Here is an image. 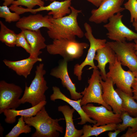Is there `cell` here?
<instances>
[{"label":"cell","instance_id":"obj_26","mask_svg":"<svg viewBox=\"0 0 137 137\" xmlns=\"http://www.w3.org/2000/svg\"><path fill=\"white\" fill-rule=\"evenodd\" d=\"M121 118L122 123L117 124V129L122 132L130 127L133 132L137 131V116L132 117L127 112H124L121 114Z\"/></svg>","mask_w":137,"mask_h":137},{"label":"cell","instance_id":"obj_15","mask_svg":"<svg viewBox=\"0 0 137 137\" xmlns=\"http://www.w3.org/2000/svg\"><path fill=\"white\" fill-rule=\"evenodd\" d=\"M48 15L43 16L40 14H33L21 18L15 24L16 27L21 31L28 30L36 31L41 28L48 29L52 25L51 17Z\"/></svg>","mask_w":137,"mask_h":137},{"label":"cell","instance_id":"obj_19","mask_svg":"<svg viewBox=\"0 0 137 137\" xmlns=\"http://www.w3.org/2000/svg\"><path fill=\"white\" fill-rule=\"evenodd\" d=\"M42 59L40 58H28L17 61H12L5 59L3 61L9 68L15 71L18 75L26 78L31 73L34 65L38 62H41Z\"/></svg>","mask_w":137,"mask_h":137},{"label":"cell","instance_id":"obj_4","mask_svg":"<svg viewBox=\"0 0 137 137\" xmlns=\"http://www.w3.org/2000/svg\"><path fill=\"white\" fill-rule=\"evenodd\" d=\"M89 45L66 39H53L52 44L47 45V52L52 55H59L67 62L78 59L83 55L84 49Z\"/></svg>","mask_w":137,"mask_h":137},{"label":"cell","instance_id":"obj_31","mask_svg":"<svg viewBox=\"0 0 137 137\" xmlns=\"http://www.w3.org/2000/svg\"><path fill=\"white\" fill-rule=\"evenodd\" d=\"M16 46L24 48L29 55L31 52L30 46L28 42L23 31L17 34Z\"/></svg>","mask_w":137,"mask_h":137},{"label":"cell","instance_id":"obj_40","mask_svg":"<svg viewBox=\"0 0 137 137\" xmlns=\"http://www.w3.org/2000/svg\"><path fill=\"white\" fill-rule=\"evenodd\" d=\"M133 97L135 100L137 101V92H133Z\"/></svg>","mask_w":137,"mask_h":137},{"label":"cell","instance_id":"obj_9","mask_svg":"<svg viewBox=\"0 0 137 137\" xmlns=\"http://www.w3.org/2000/svg\"><path fill=\"white\" fill-rule=\"evenodd\" d=\"M107 43L115 52L122 65L127 67L133 72H137V55L135 53L134 43L117 41Z\"/></svg>","mask_w":137,"mask_h":137},{"label":"cell","instance_id":"obj_42","mask_svg":"<svg viewBox=\"0 0 137 137\" xmlns=\"http://www.w3.org/2000/svg\"><path fill=\"white\" fill-rule=\"evenodd\" d=\"M70 0L71 1L72 0Z\"/></svg>","mask_w":137,"mask_h":137},{"label":"cell","instance_id":"obj_21","mask_svg":"<svg viewBox=\"0 0 137 137\" xmlns=\"http://www.w3.org/2000/svg\"><path fill=\"white\" fill-rule=\"evenodd\" d=\"M46 101H42L38 105L29 108L16 110V109L5 110L3 113L6 117L5 122L9 124H12L16 121V117L20 116L24 117H30L35 116L42 108L46 104Z\"/></svg>","mask_w":137,"mask_h":137},{"label":"cell","instance_id":"obj_18","mask_svg":"<svg viewBox=\"0 0 137 137\" xmlns=\"http://www.w3.org/2000/svg\"><path fill=\"white\" fill-rule=\"evenodd\" d=\"M94 60L97 61L98 65L96 67L100 70L101 78L105 80L107 78L106 66L108 63H113L116 58V54L112 49L107 43L104 47L98 49L96 51Z\"/></svg>","mask_w":137,"mask_h":137},{"label":"cell","instance_id":"obj_12","mask_svg":"<svg viewBox=\"0 0 137 137\" xmlns=\"http://www.w3.org/2000/svg\"><path fill=\"white\" fill-rule=\"evenodd\" d=\"M82 107L90 118L96 122L95 125L97 126L118 124L122 122L121 114H115L102 105L96 106L90 103L82 106Z\"/></svg>","mask_w":137,"mask_h":137},{"label":"cell","instance_id":"obj_35","mask_svg":"<svg viewBox=\"0 0 137 137\" xmlns=\"http://www.w3.org/2000/svg\"><path fill=\"white\" fill-rule=\"evenodd\" d=\"M133 92H137V77H136L132 86Z\"/></svg>","mask_w":137,"mask_h":137},{"label":"cell","instance_id":"obj_25","mask_svg":"<svg viewBox=\"0 0 137 137\" xmlns=\"http://www.w3.org/2000/svg\"><path fill=\"white\" fill-rule=\"evenodd\" d=\"M0 40L7 46L13 47L16 46L17 34L7 27L0 21Z\"/></svg>","mask_w":137,"mask_h":137},{"label":"cell","instance_id":"obj_32","mask_svg":"<svg viewBox=\"0 0 137 137\" xmlns=\"http://www.w3.org/2000/svg\"><path fill=\"white\" fill-rule=\"evenodd\" d=\"M121 137H137V131L133 132L130 127L128 128V129L126 132L122 135Z\"/></svg>","mask_w":137,"mask_h":137},{"label":"cell","instance_id":"obj_11","mask_svg":"<svg viewBox=\"0 0 137 137\" xmlns=\"http://www.w3.org/2000/svg\"><path fill=\"white\" fill-rule=\"evenodd\" d=\"M124 0H104L97 9L91 11L89 20L97 24L106 23L115 14L123 11L122 6Z\"/></svg>","mask_w":137,"mask_h":137},{"label":"cell","instance_id":"obj_1","mask_svg":"<svg viewBox=\"0 0 137 137\" xmlns=\"http://www.w3.org/2000/svg\"><path fill=\"white\" fill-rule=\"evenodd\" d=\"M71 12L67 15L54 19L51 17L52 25L48 29L47 33L50 38L53 39L62 38L75 41L76 37L81 38L84 33L78 25L77 18L81 10L70 7Z\"/></svg>","mask_w":137,"mask_h":137},{"label":"cell","instance_id":"obj_33","mask_svg":"<svg viewBox=\"0 0 137 137\" xmlns=\"http://www.w3.org/2000/svg\"><path fill=\"white\" fill-rule=\"evenodd\" d=\"M95 6L98 7L104 0H87Z\"/></svg>","mask_w":137,"mask_h":137},{"label":"cell","instance_id":"obj_6","mask_svg":"<svg viewBox=\"0 0 137 137\" xmlns=\"http://www.w3.org/2000/svg\"><path fill=\"white\" fill-rule=\"evenodd\" d=\"M84 26L86 31L84 36L89 41L90 44L87 55L84 61L81 64H77L74 66V74L79 81L82 79V71L85 66L89 65L91 66L88 69H93L96 67L94 61L96 53L98 49L105 46L107 43L106 39H96L94 37L92 34V27L88 23H85Z\"/></svg>","mask_w":137,"mask_h":137},{"label":"cell","instance_id":"obj_17","mask_svg":"<svg viewBox=\"0 0 137 137\" xmlns=\"http://www.w3.org/2000/svg\"><path fill=\"white\" fill-rule=\"evenodd\" d=\"M53 93L50 96V100L55 101L57 99L62 100L67 103L77 111L80 116L81 120L78 124L82 125L88 122L95 124L96 122L90 118L82 109L80 105L81 99L75 100L71 99L66 96L61 91L60 88L57 86L52 87Z\"/></svg>","mask_w":137,"mask_h":137},{"label":"cell","instance_id":"obj_7","mask_svg":"<svg viewBox=\"0 0 137 137\" xmlns=\"http://www.w3.org/2000/svg\"><path fill=\"white\" fill-rule=\"evenodd\" d=\"M101 78L98 68L93 69L91 77L88 79V86L81 92L82 95L80 105L82 106L91 103L102 105L112 111L111 107L107 104L102 98V88L100 80Z\"/></svg>","mask_w":137,"mask_h":137},{"label":"cell","instance_id":"obj_39","mask_svg":"<svg viewBox=\"0 0 137 137\" xmlns=\"http://www.w3.org/2000/svg\"><path fill=\"white\" fill-rule=\"evenodd\" d=\"M134 48L135 50V53L137 55V39L134 40Z\"/></svg>","mask_w":137,"mask_h":137},{"label":"cell","instance_id":"obj_30","mask_svg":"<svg viewBox=\"0 0 137 137\" xmlns=\"http://www.w3.org/2000/svg\"><path fill=\"white\" fill-rule=\"evenodd\" d=\"M125 9L130 12V22H133L137 20V0H128L124 4Z\"/></svg>","mask_w":137,"mask_h":137},{"label":"cell","instance_id":"obj_8","mask_svg":"<svg viewBox=\"0 0 137 137\" xmlns=\"http://www.w3.org/2000/svg\"><path fill=\"white\" fill-rule=\"evenodd\" d=\"M123 16L121 12L111 18L104 27L108 31L106 35L109 39L114 41L124 42L137 39V33L126 26L123 22Z\"/></svg>","mask_w":137,"mask_h":137},{"label":"cell","instance_id":"obj_29","mask_svg":"<svg viewBox=\"0 0 137 137\" xmlns=\"http://www.w3.org/2000/svg\"><path fill=\"white\" fill-rule=\"evenodd\" d=\"M12 5L24 6L28 9H31L37 5L39 7L44 6V2L42 0H16L14 1Z\"/></svg>","mask_w":137,"mask_h":137},{"label":"cell","instance_id":"obj_14","mask_svg":"<svg viewBox=\"0 0 137 137\" xmlns=\"http://www.w3.org/2000/svg\"><path fill=\"white\" fill-rule=\"evenodd\" d=\"M67 62L63 59L59 62L58 66L53 68L50 74L61 80L62 84L69 92L71 99L77 100L81 99L82 95L76 91L75 83L72 81L67 70Z\"/></svg>","mask_w":137,"mask_h":137},{"label":"cell","instance_id":"obj_28","mask_svg":"<svg viewBox=\"0 0 137 137\" xmlns=\"http://www.w3.org/2000/svg\"><path fill=\"white\" fill-rule=\"evenodd\" d=\"M8 6L3 5L0 6V17L4 19L5 22L9 23L17 22L21 18L20 15L15 12H12Z\"/></svg>","mask_w":137,"mask_h":137},{"label":"cell","instance_id":"obj_27","mask_svg":"<svg viewBox=\"0 0 137 137\" xmlns=\"http://www.w3.org/2000/svg\"><path fill=\"white\" fill-rule=\"evenodd\" d=\"M18 121L16 124L5 137H18L22 133L26 134L31 131V128L26 123L23 116H21Z\"/></svg>","mask_w":137,"mask_h":137},{"label":"cell","instance_id":"obj_2","mask_svg":"<svg viewBox=\"0 0 137 137\" xmlns=\"http://www.w3.org/2000/svg\"><path fill=\"white\" fill-rule=\"evenodd\" d=\"M23 118L26 124L36 129L32 137H58L60 133H63V128L59 122L65 119L64 118H52L47 112L45 106L35 116Z\"/></svg>","mask_w":137,"mask_h":137},{"label":"cell","instance_id":"obj_41","mask_svg":"<svg viewBox=\"0 0 137 137\" xmlns=\"http://www.w3.org/2000/svg\"><path fill=\"white\" fill-rule=\"evenodd\" d=\"M46 1H47V0H49L50 1L53 2L55 1V0H45Z\"/></svg>","mask_w":137,"mask_h":137},{"label":"cell","instance_id":"obj_16","mask_svg":"<svg viewBox=\"0 0 137 137\" xmlns=\"http://www.w3.org/2000/svg\"><path fill=\"white\" fill-rule=\"evenodd\" d=\"M71 1L70 0H65L61 2L55 1L46 6L39 7L35 9H27L26 11L36 14L41 11H49L48 15L52 16L53 19H57L61 18L71 13Z\"/></svg>","mask_w":137,"mask_h":137},{"label":"cell","instance_id":"obj_23","mask_svg":"<svg viewBox=\"0 0 137 137\" xmlns=\"http://www.w3.org/2000/svg\"><path fill=\"white\" fill-rule=\"evenodd\" d=\"M117 124H110L104 125L92 126L90 125H84L82 127L83 134L81 137H89L92 136L97 137L101 133L108 131L117 129Z\"/></svg>","mask_w":137,"mask_h":137},{"label":"cell","instance_id":"obj_5","mask_svg":"<svg viewBox=\"0 0 137 137\" xmlns=\"http://www.w3.org/2000/svg\"><path fill=\"white\" fill-rule=\"evenodd\" d=\"M122 65L116 57L114 63L109 64V71L107 73V77L111 79L114 84L116 85L117 88L133 96L132 86L137 77V72H133L130 70L126 71Z\"/></svg>","mask_w":137,"mask_h":137},{"label":"cell","instance_id":"obj_3","mask_svg":"<svg viewBox=\"0 0 137 137\" xmlns=\"http://www.w3.org/2000/svg\"><path fill=\"white\" fill-rule=\"evenodd\" d=\"M46 73L43 63L36 66L35 76L30 85L28 87L26 84L24 94L20 99L21 104L28 102L33 107L46 101L45 93L48 87L44 77Z\"/></svg>","mask_w":137,"mask_h":137},{"label":"cell","instance_id":"obj_37","mask_svg":"<svg viewBox=\"0 0 137 137\" xmlns=\"http://www.w3.org/2000/svg\"><path fill=\"white\" fill-rule=\"evenodd\" d=\"M132 25L135 30L137 32V20L132 23Z\"/></svg>","mask_w":137,"mask_h":137},{"label":"cell","instance_id":"obj_13","mask_svg":"<svg viewBox=\"0 0 137 137\" xmlns=\"http://www.w3.org/2000/svg\"><path fill=\"white\" fill-rule=\"evenodd\" d=\"M102 88V99L105 102L110 106L113 112L121 114L124 112L122 107V100L114 87L113 82L110 77H107L104 81L100 80Z\"/></svg>","mask_w":137,"mask_h":137},{"label":"cell","instance_id":"obj_36","mask_svg":"<svg viewBox=\"0 0 137 137\" xmlns=\"http://www.w3.org/2000/svg\"><path fill=\"white\" fill-rule=\"evenodd\" d=\"M4 1V2L3 3V5H6L9 6V5L12 4L13 2L15 0H3Z\"/></svg>","mask_w":137,"mask_h":137},{"label":"cell","instance_id":"obj_22","mask_svg":"<svg viewBox=\"0 0 137 137\" xmlns=\"http://www.w3.org/2000/svg\"><path fill=\"white\" fill-rule=\"evenodd\" d=\"M58 111L63 114L66 122V130L64 137H81L83 134L82 129L78 130L75 127L73 119V114L75 110L66 105L60 106Z\"/></svg>","mask_w":137,"mask_h":137},{"label":"cell","instance_id":"obj_38","mask_svg":"<svg viewBox=\"0 0 137 137\" xmlns=\"http://www.w3.org/2000/svg\"><path fill=\"white\" fill-rule=\"evenodd\" d=\"M0 136L3 137V132L4 130L3 127L1 125V124H0Z\"/></svg>","mask_w":137,"mask_h":137},{"label":"cell","instance_id":"obj_24","mask_svg":"<svg viewBox=\"0 0 137 137\" xmlns=\"http://www.w3.org/2000/svg\"><path fill=\"white\" fill-rule=\"evenodd\" d=\"M115 90L122 100V107L124 111L131 116L137 117V103L133 96L125 93L118 88Z\"/></svg>","mask_w":137,"mask_h":137},{"label":"cell","instance_id":"obj_10","mask_svg":"<svg viewBox=\"0 0 137 137\" xmlns=\"http://www.w3.org/2000/svg\"><path fill=\"white\" fill-rule=\"evenodd\" d=\"M23 92L22 88L4 80L0 81V114L6 110L16 109L21 104L20 98Z\"/></svg>","mask_w":137,"mask_h":137},{"label":"cell","instance_id":"obj_34","mask_svg":"<svg viewBox=\"0 0 137 137\" xmlns=\"http://www.w3.org/2000/svg\"><path fill=\"white\" fill-rule=\"evenodd\" d=\"M121 132V130L116 129L114 132L109 131L108 134V135L109 137H116Z\"/></svg>","mask_w":137,"mask_h":137},{"label":"cell","instance_id":"obj_20","mask_svg":"<svg viewBox=\"0 0 137 137\" xmlns=\"http://www.w3.org/2000/svg\"><path fill=\"white\" fill-rule=\"evenodd\" d=\"M22 31L31 47V52L29 57L35 58L39 57L38 56L42 53L41 50L46 48L47 45L45 43V39L40 30Z\"/></svg>","mask_w":137,"mask_h":137}]
</instances>
